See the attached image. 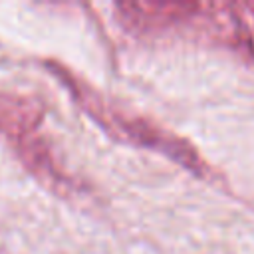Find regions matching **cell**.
Masks as SVG:
<instances>
[{
    "mask_svg": "<svg viewBox=\"0 0 254 254\" xmlns=\"http://www.w3.org/2000/svg\"><path fill=\"white\" fill-rule=\"evenodd\" d=\"M42 117L44 107L36 97L0 91V133L14 139L16 145L22 147L36 139L34 131L38 129Z\"/></svg>",
    "mask_w": 254,
    "mask_h": 254,
    "instance_id": "3957f363",
    "label": "cell"
},
{
    "mask_svg": "<svg viewBox=\"0 0 254 254\" xmlns=\"http://www.w3.org/2000/svg\"><path fill=\"white\" fill-rule=\"evenodd\" d=\"M121 18L141 30H157L183 22L198 10L196 2H157V0H129L117 4Z\"/></svg>",
    "mask_w": 254,
    "mask_h": 254,
    "instance_id": "7a4b0ae2",
    "label": "cell"
},
{
    "mask_svg": "<svg viewBox=\"0 0 254 254\" xmlns=\"http://www.w3.org/2000/svg\"><path fill=\"white\" fill-rule=\"evenodd\" d=\"M69 83V87L73 89L75 97L81 101V105L101 123L105 125V129L113 131L117 137L121 139H129L135 141L137 145H147L153 147L169 157H173L175 161L183 163L187 169L198 173L204 177V173L208 171V167L202 163V159L198 157V153L183 139H179L177 135L163 131L159 125L139 117V115H125L121 109H117L115 105L105 103L95 91H91L85 85H79L75 79H65Z\"/></svg>",
    "mask_w": 254,
    "mask_h": 254,
    "instance_id": "6da1fadb",
    "label": "cell"
}]
</instances>
